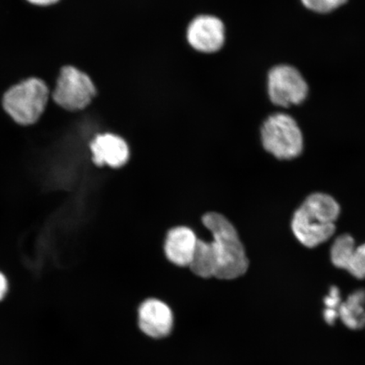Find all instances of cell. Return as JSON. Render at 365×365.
<instances>
[{
  "label": "cell",
  "mask_w": 365,
  "mask_h": 365,
  "mask_svg": "<svg viewBox=\"0 0 365 365\" xmlns=\"http://www.w3.org/2000/svg\"><path fill=\"white\" fill-rule=\"evenodd\" d=\"M341 302L342 300L339 287H331L329 294L324 299L325 309H324L323 317L329 325H333L336 319L339 318V310Z\"/></svg>",
  "instance_id": "obj_14"
},
{
  "label": "cell",
  "mask_w": 365,
  "mask_h": 365,
  "mask_svg": "<svg viewBox=\"0 0 365 365\" xmlns=\"http://www.w3.org/2000/svg\"><path fill=\"white\" fill-rule=\"evenodd\" d=\"M8 291V281L6 277L0 272V300L4 298Z\"/></svg>",
  "instance_id": "obj_17"
},
{
  "label": "cell",
  "mask_w": 365,
  "mask_h": 365,
  "mask_svg": "<svg viewBox=\"0 0 365 365\" xmlns=\"http://www.w3.org/2000/svg\"><path fill=\"white\" fill-rule=\"evenodd\" d=\"M49 90L42 80L30 78L12 86L3 98L4 110L21 125L35 124L43 113L48 101Z\"/></svg>",
  "instance_id": "obj_3"
},
{
  "label": "cell",
  "mask_w": 365,
  "mask_h": 365,
  "mask_svg": "<svg viewBox=\"0 0 365 365\" xmlns=\"http://www.w3.org/2000/svg\"><path fill=\"white\" fill-rule=\"evenodd\" d=\"M31 4H35V6H48L51 4H56L58 0H27Z\"/></svg>",
  "instance_id": "obj_18"
},
{
  "label": "cell",
  "mask_w": 365,
  "mask_h": 365,
  "mask_svg": "<svg viewBox=\"0 0 365 365\" xmlns=\"http://www.w3.org/2000/svg\"><path fill=\"white\" fill-rule=\"evenodd\" d=\"M340 212V205L332 196L310 195L296 210L291 222L292 230L305 247L316 248L335 234Z\"/></svg>",
  "instance_id": "obj_1"
},
{
  "label": "cell",
  "mask_w": 365,
  "mask_h": 365,
  "mask_svg": "<svg viewBox=\"0 0 365 365\" xmlns=\"http://www.w3.org/2000/svg\"><path fill=\"white\" fill-rule=\"evenodd\" d=\"M96 93L88 75L75 67L66 66L59 74L53 98L68 111H79L88 106Z\"/></svg>",
  "instance_id": "obj_6"
},
{
  "label": "cell",
  "mask_w": 365,
  "mask_h": 365,
  "mask_svg": "<svg viewBox=\"0 0 365 365\" xmlns=\"http://www.w3.org/2000/svg\"><path fill=\"white\" fill-rule=\"evenodd\" d=\"M203 225L211 232L218 262L216 277L232 280L243 276L249 268V259L238 232L225 217L217 212L205 214Z\"/></svg>",
  "instance_id": "obj_2"
},
{
  "label": "cell",
  "mask_w": 365,
  "mask_h": 365,
  "mask_svg": "<svg viewBox=\"0 0 365 365\" xmlns=\"http://www.w3.org/2000/svg\"><path fill=\"white\" fill-rule=\"evenodd\" d=\"M264 150L280 160L300 156L304 150V135L295 118L284 113L269 116L261 129Z\"/></svg>",
  "instance_id": "obj_4"
},
{
  "label": "cell",
  "mask_w": 365,
  "mask_h": 365,
  "mask_svg": "<svg viewBox=\"0 0 365 365\" xmlns=\"http://www.w3.org/2000/svg\"><path fill=\"white\" fill-rule=\"evenodd\" d=\"M189 267L190 270L200 277H216L218 262L212 242L198 240Z\"/></svg>",
  "instance_id": "obj_12"
},
{
  "label": "cell",
  "mask_w": 365,
  "mask_h": 365,
  "mask_svg": "<svg viewBox=\"0 0 365 365\" xmlns=\"http://www.w3.org/2000/svg\"><path fill=\"white\" fill-rule=\"evenodd\" d=\"M309 11L317 14H329L344 6L348 0H300Z\"/></svg>",
  "instance_id": "obj_16"
},
{
  "label": "cell",
  "mask_w": 365,
  "mask_h": 365,
  "mask_svg": "<svg viewBox=\"0 0 365 365\" xmlns=\"http://www.w3.org/2000/svg\"><path fill=\"white\" fill-rule=\"evenodd\" d=\"M90 148L93 162L98 166L121 168L130 158V150L125 140L116 135H99L91 141Z\"/></svg>",
  "instance_id": "obj_9"
},
{
  "label": "cell",
  "mask_w": 365,
  "mask_h": 365,
  "mask_svg": "<svg viewBox=\"0 0 365 365\" xmlns=\"http://www.w3.org/2000/svg\"><path fill=\"white\" fill-rule=\"evenodd\" d=\"M173 324L172 310L163 301L145 300L139 309V327L145 335L161 339L170 334Z\"/></svg>",
  "instance_id": "obj_8"
},
{
  "label": "cell",
  "mask_w": 365,
  "mask_h": 365,
  "mask_svg": "<svg viewBox=\"0 0 365 365\" xmlns=\"http://www.w3.org/2000/svg\"><path fill=\"white\" fill-rule=\"evenodd\" d=\"M309 85L302 73L290 65H278L267 76V93L277 107L289 108L303 103L309 95Z\"/></svg>",
  "instance_id": "obj_5"
},
{
  "label": "cell",
  "mask_w": 365,
  "mask_h": 365,
  "mask_svg": "<svg viewBox=\"0 0 365 365\" xmlns=\"http://www.w3.org/2000/svg\"><path fill=\"white\" fill-rule=\"evenodd\" d=\"M345 271L357 279H365V244L356 246L350 255Z\"/></svg>",
  "instance_id": "obj_15"
},
{
  "label": "cell",
  "mask_w": 365,
  "mask_h": 365,
  "mask_svg": "<svg viewBox=\"0 0 365 365\" xmlns=\"http://www.w3.org/2000/svg\"><path fill=\"white\" fill-rule=\"evenodd\" d=\"M187 39L191 47L199 52L215 53L225 43V25L215 16L196 17L188 27Z\"/></svg>",
  "instance_id": "obj_7"
},
{
  "label": "cell",
  "mask_w": 365,
  "mask_h": 365,
  "mask_svg": "<svg viewBox=\"0 0 365 365\" xmlns=\"http://www.w3.org/2000/svg\"><path fill=\"white\" fill-rule=\"evenodd\" d=\"M356 248L353 236L341 235L333 242L331 248V261L337 268L344 269L348 264L351 254Z\"/></svg>",
  "instance_id": "obj_13"
},
{
  "label": "cell",
  "mask_w": 365,
  "mask_h": 365,
  "mask_svg": "<svg viewBox=\"0 0 365 365\" xmlns=\"http://www.w3.org/2000/svg\"><path fill=\"white\" fill-rule=\"evenodd\" d=\"M197 237L186 227L173 228L167 235L164 251L168 261L179 267H189L193 258Z\"/></svg>",
  "instance_id": "obj_10"
},
{
  "label": "cell",
  "mask_w": 365,
  "mask_h": 365,
  "mask_svg": "<svg viewBox=\"0 0 365 365\" xmlns=\"http://www.w3.org/2000/svg\"><path fill=\"white\" fill-rule=\"evenodd\" d=\"M339 319L349 329L359 330L365 327V289L356 290L341 302Z\"/></svg>",
  "instance_id": "obj_11"
}]
</instances>
